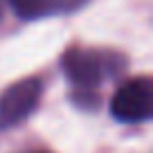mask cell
Returning a JSON list of instances; mask_svg holds the SVG:
<instances>
[{
  "mask_svg": "<svg viewBox=\"0 0 153 153\" xmlns=\"http://www.w3.org/2000/svg\"><path fill=\"white\" fill-rule=\"evenodd\" d=\"M63 70L76 88L88 90V88L101 86L108 76L120 72V56L110 52H99V50L74 48L63 56Z\"/></svg>",
  "mask_w": 153,
  "mask_h": 153,
  "instance_id": "obj_1",
  "label": "cell"
},
{
  "mask_svg": "<svg viewBox=\"0 0 153 153\" xmlns=\"http://www.w3.org/2000/svg\"><path fill=\"white\" fill-rule=\"evenodd\" d=\"M110 113L115 120L135 124V122H146L153 113V90L151 81L146 76H137L126 81L120 90L113 95L110 101Z\"/></svg>",
  "mask_w": 153,
  "mask_h": 153,
  "instance_id": "obj_2",
  "label": "cell"
},
{
  "mask_svg": "<svg viewBox=\"0 0 153 153\" xmlns=\"http://www.w3.org/2000/svg\"><path fill=\"white\" fill-rule=\"evenodd\" d=\"M41 99V81L38 79H23L9 86L0 95V131L11 128L32 115Z\"/></svg>",
  "mask_w": 153,
  "mask_h": 153,
  "instance_id": "obj_3",
  "label": "cell"
},
{
  "mask_svg": "<svg viewBox=\"0 0 153 153\" xmlns=\"http://www.w3.org/2000/svg\"><path fill=\"white\" fill-rule=\"evenodd\" d=\"M9 7L20 16V18H43V16L54 14H70L88 2V0H7Z\"/></svg>",
  "mask_w": 153,
  "mask_h": 153,
  "instance_id": "obj_4",
  "label": "cell"
}]
</instances>
